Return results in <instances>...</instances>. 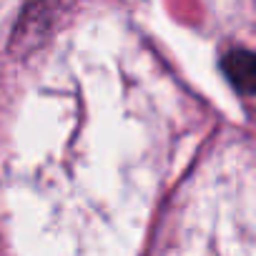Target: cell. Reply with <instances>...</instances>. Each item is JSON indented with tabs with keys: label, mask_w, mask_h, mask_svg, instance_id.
<instances>
[{
	"label": "cell",
	"mask_w": 256,
	"mask_h": 256,
	"mask_svg": "<svg viewBox=\"0 0 256 256\" xmlns=\"http://www.w3.org/2000/svg\"><path fill=\"white\" fill-rule=\"evenodd\" d=\"M226 66H228L231 80H234L244 93H251V80H254V60H251V53H248V50H238V53H234V56L226 58Z\"/></svg>",
	"instance_id": "obj_1"
}]
</instances>
